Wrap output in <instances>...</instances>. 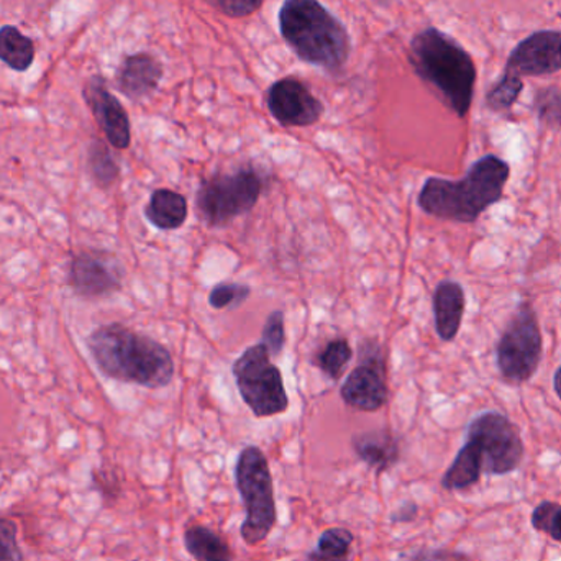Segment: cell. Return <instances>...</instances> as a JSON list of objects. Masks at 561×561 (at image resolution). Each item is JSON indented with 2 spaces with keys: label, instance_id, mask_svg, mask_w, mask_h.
I'll return each mask as SVG.
<instances>
[{
  "label": "cell",
  "instance_id": "obj_1",
  "mask_svg": "<svg viewBox=\"0 0 561 561\" xmlns=\"http://www.w3.org/2000/svg\"><path fill=\"white\" fill-rule=\"evenodd\" d=\"M85 345L102 375L115 381L150 389L164 388L173 381L174 362L170 350L124 323L98 327Z\"/></svg>",
  "mask_w": 561,
  "mask_h": 561
},
{
  "label": "cell",
  "instance_id": "obj_2",
  "mask_svg": "<svg viewBox=\"0 0 561 561\" xmlns=\"http://www.w3.org/2000/svg\"><path fill=\"white\" fill-rule=\"evenodd\" d=\"M524 442L517 425L500 412H484L468 425L467 442L442 478L445 491H465L483 474L503 477L523 463Z\"/></svg>",
  "mask_w": 561,
  "mask_h": 561
},
{
  "label": "cell",
  "instance_id": "obj_3",
  "mask_svg": "<svg viewBox=\"0 0 561 561\" xmlns=\"http://www.w3.org/2000/svg\"><path fill=\"white\" fill-rule=\"evenodd\" d=\"M409 59L415 75L444 105L458 117H467L478 78L470 53L447 33L428 26L412 38Z\"/></svg>",
  "mask_w": 561,
  "mask_h": 561
},
{
  "label": "cell",
  "instance_id": "obj_4",
  "mask_svg": "<svg viewBox=\"0 0 561 561\" xmlns=\"http://www.w3.org/2000/svg\"><path fill=\"white\" fill-rule=\"evenodd\" d=\"M511 167L496 154L480 158L460 181L428 178L417 204L428 216L451 222L473 224L503 199Z\"/></svg>",
  "mask_w": 561,
  "mask_h": 561
},
{
  "label": "cell",
  "instance_id": "obj_5",
  "mask_svg": "<svg viewBox=\"0 0 561 561\" xmlns=\"http://www.w3.org/2000/svg\"><path fill=\"white\" fill-rule=\"evenodd\" d=\"M278 22L280 35L302 61L329 72L348 61V30L319 0H284Z\"/></svg>",
  "mask_w": 561,
  "mask_h": 561
},
{
  "label": "cell",
  "instance_id": "obj_6",
  "mask_svg": "<svg viewBox=\"0 0 561 561\" xmlns=\"http://www.w3.org/2000/svg\"><path fill=\"white\" fill-rule=\"evenodd\" d=\"M236 484L247 513L240 536L247 546H260L278 523L272 470L262 448L249 445L240 451L236 463Z\"/></svg>",
  "mask_w": 561,
  "mask_h": 561
},
{
  "label": "cell",
  "instance_id": "obj_7",
  "mask_svg": "<svg viewBox=\"0 0 561 561\" xmlns=\"http://www.w3.org/2000/svg\"><path fill=\"white\" fill-rule=\"evenodd\" d=\"M265 181L253 167L233 173L214 174L201 183L196 194L199 219L209 227H226L250 213L262 197Z\"/></svg>",
  "mask_w": 561,
  "mask_h": 561
},
{
  "label": "cell",
  "instance_id": "obj_8",
  "mask_svg": "<svg viewBox=\"0 0 561 561\" xmlns=\"http://www.w3.org/2000/svg\"><path fill=\"white\" fill-rule=\"evenodd\" d=\"M237 389L255 417H273L289 408L283 375L263 343L249 346L232 366Z\"/></svg>",
  "mask_w": 561,
  "mask_h": 561
},
{
  "label": "cell",
  "instance_id": "obj_9",
  "mask_svg": "<svg viewBox=\"0 0 561 561\" xmlns=\"http://www.w3.org/2000/svg\"><path fill=\"white\" fill-rule=\"evenodd\" d=\"M542 353L539 317L533 304L524 300L497 342V368L506 381L523 385L536 375Z\"/></svg>",
  "mask_w": 561,
  "mask_h": 561
},
{
  "label": "cell",
  "instance_id": "obj_10",
  "mask_svg": "<svg viewBox=\"0 0 561 561\" xmlns=\"http://www.w3.org/2000/svg\"><path fill=\"white\" fill-rule=\"evenodd\" d=\"M340 396L348 408L376 412L388 402L386 359L382 346L376 340H366L359 348V363L340 388Z\"/></svg>",
  "mask_w": 561,
  "mask_h": 561
},
{
  "label": "cell",
  "instance_id": "obj_11",
  "mask_svg": "<svg viewBox=\"0 0 561 561\" xmlns=\"http://www.w3.org/2000/svg\"><path fill=\"white\" fill-rule=\"evenodd\" d=\"M124 276L117 256L104 250H81L72 255L68 284L81 299H104L122 289Z\"/></svg>",
  "mask_w": 561,
  "mask_h": 561
},
{
  "label": "cell",
  "instance_id": "obj_12",
  "mask_svg": "<svg viewBox=\"0 0 561 561\" xmlns=\"http://www.w3.org/2000/svg\"><path fill=\"white\" fill-rule=\"evenodd\" d=\"M270 114L283 127H310L323 115V104L297 78L279 79L266 92Z\"/></svg>",
  "mask_w": 561,
  "mask_h": 561
},
{
  "label": "cell",
  "instance_id": "obj_13",
  "mask_svg": "<svg viewBox=\"0 0 561 561\" xmlns=\"http://www.w3.org/2000/svg\"><path fill=\"white\" fill-rule=\"evenodd\" d=\"M561 71L560 30H539L524 38L507 58V75L539 78Z\"/></svg>",
  "mask_w": 561,
  "mask_h": 561
},
{
  "label": "cell",
  "instance_id": "obj_14",
  "mask_svg": "<svg viewBox=\"0 0 561 561\" xmlns=\"http://www.w3.org/2000/svg\"><path fill=\"white\" fill-rule=\"evenodd\" d=\"M82 98L108 144L117 150H127L131 144L130 118L122 102L108 91L105 79L91 76L82 89Z\"/></svg>",
  "mask_w": 561,
  "mask_h": 561
},
{
  "label": "cell",
  "instance_id": "obj_15",
  "mask_svg": "<svg viewBox=\"0 0 561 561\" xmlns=\"http://www.w3.org/2000/svg\"><path fill=\"white\" fill-rule=\"evenodd\" d=\"M163 79V65L150 53L125 56L115 72L118 92L134 102L150 98Z\"/></svg>",
  "mask_w": 561,
  "mask_h": 561
},
{
  "label": "cell",
  "instance_id": "obj_16",
  "mask_svg": "<svg viewBox=\"0 0 561 561\" xmlns=\"http://www.w3.org/2000/svg\"><path fill=\"white\" fill-rule=\"evenodd\" d=\"M353 451L356 457L368 465L376 473L391 470L401 458L399 438L386 428L363 432L352 438Z\"/></svg>",
  "mask_w": 561,
  "mask_h": 561
},
{
  "label": "cell",
  "instance_id": "obj_17",
  "mask_svg": "<svg viewBox=\"0 0 561 561\" xmlns=\"http://www.w3.org/2000/svg\"><path fill=\"white\" fill-rule=\"evenodd\" d=\"M465 290L460 283L442 280L434 293L435 330L444 342L457 339L463 320Z\"/></svg>",
  "mask_w": 561,
  "mask_h": 561
},
{
  "label": "cell",
  "instance_id": "obj_18",
  "mask_svg": "<svg viewBox=\"0 0 561 561\" xmlns=\"http://www.w3.org/2000/svg\"><path fill=\"white\" fill-rule=\"evenodd\" d=\"M187 214H190V207H187L186 197L167 187L154 190L145 207V217L148 222L158 230H167V232L181 229L186 224Z\"/></svg>",
  "mask_w": 561,
  "mask_h": 561
},
{
  "label": "cell",
  "instance_id": "obj_19",
  "mask_svg": "<svg viewBox=\"0 0 561 561\" xmlns=\"http://www.w3.org/2000/svg\"><path fill=\"white\" fill-rule=\"evenodd\" d=\"M184 549L196 561H233L229 543L216 530L191 526L184 530Z\"/></svg>",
  "mask_w": 561,
  "mask_h": 561
},
{
  "label": "cell",
  "instance_id": "obj_20",
  "mask_svg": "<svg viewBox=\"0 0 561 561\" xmlns=\"http://www.w3.org/2000/svg\"><path fill=\"white\" fill-rule=\"evenodd\" d=\"M35 59V43L12 25L0 28V61L16 72L28 71Z\"/></svg>",
  "mask_w": 561,
  "mask_h": 561
},
{
  "label": "cell",
  "instance_id": "obj_21",
  "mask_svg": "<svg viewBox=\"0 0 561 561\" xmlns=\"http://www.w3.org/2000/svg\"><path fill=\"white\" fill-rule=\"evenodd\" d=\"M353 540V534L343 527L323 530L307 561H350Z\"/></svg>",
  "mask_w": 561,
  "mask_h": 561
},
{
  "label": "cell",
  "instance_id": "obj_22",
  "mask_svg": "<svg viewBox=\"0 0 561 561\" xmlns=\"http://www.w3.org/2000/svg\"><path fill=\"white\" fill-rule=\"evenodd\" d=\"M88 168L92 180L102 190L114 186L121 176V167L107 145L101 140H94L89 145Z\"/></svg>",
  "mask_w": 561,
  "mask_h": 561
},
{
  "label": "cell",
  "instance_id": "obj_23",
  "mask_svg": "<svg viewBox=\"0 0 561 561\" xmlns=\"http://www.w3.org/2000/svg\"><path fill=\"white\" fill-rule=\"evenodd\" d=\"M353 348L350 346L346 339H333L327 343L322 352L317 353L313 358V365L327 376V378L336 379L342 378L345 366L352 362Z\"/></svg>",
  "mask_w": 561,
  "mask_h": 561
},
{
  "label": "cell",
  "instance_id": "obj_24",
  "mask_svg": "<svg viewBox=\"0 0 561 561\" xmlns=\"http://www.w3.org/2000/svg\"><path fill=\"white\" fill-rule=\"evenodd\" d=\"M523 79L517 76L503 72L500 81L490 89L486 95V105L493 112H507L514 107L520 92H523Z\"/></svg>",
  "mask_w": 561,
  "mask_h": 561
},
{
  "label": "cell",
  "instance_id": "obj_25",
  "mask_svg": "<svg viewBox=\"0 0 561 561\" xmlns=\"http://www.w3.org/2000/svg\"><path fill=\"white\" fill-rule=\"evenodd\" d=\"M534 111L543 127L561 130V89L557 85L539 89L534 98Z\"/></svg>",
  "mask_w": 561,
  "mask_h": 561
},
{
  "label": "cell",
  "instance_id": "obj_26",
  "mask_svg": "<svg viewBox=\"0 0 561 561\" xmlns=\"http://www.w3.org/2000/svg\"><path fill=\"white\" fill-rule=\"evenodd\" d=\"M252 296V287L242 283H219L209 294V304L213 309H239Z\"/></svg>",
  "mask_w": 561,
  "mask_h": 561
},
{
  "label": "cell",
  "instance_id": "obj_27",
  "mask_svg": "<svg viewBox=\"0 0 561 561\" xmlns=\"http://www.w3.org/2000/svg\"><path fill=\"white\" fill-rule=\"evenodd\" d=\"M534 529L561 543V504L543 501L530 517Z\"/></svg>",
  "mask_w": 561,
  "mask_h": 561
},
{
  "label": "cell",
  "instance_id": "obj_28",
  "mask_svg": "<svg viewBox=\"0 0 561 561\" xmlns=\"http://www.w3.org/2000/svg\"><path fill=\"white\" fill-rule=\"evenodd\" d=\"M263 345L268 348L270 355L279 356L286 343V329H284V313L280 310L270 313L263 327Z\"/></svg>",
  "mask_w": 561,
  "mask_h": 561
},
{
  "label": "cell",
  "instance_id": "obj_29",
  "mask_svg": "<svg viewBox=\"0 0 561 561\" xmlns=\"http://www.w3.org/2000/svg\"><path fill=\"white\" fill-rule=\"evenodd\" d=\"M0 561H23L19 527L10 519H0Z\"/></svg>",
  "mask_w": 561,
  "mask_h": 561
},
{
  "label": "cell",
  "instance_id": "obj_30",
  "mask_svg": "<svg viewBox=\"0 0 561 561\" xmlns=\"http://www.w3.org/2000/svg\"><path fill=\"white\" fill-rule=\"evenodd\" d=\"M206 2L230 19H243L259 12L265 0H206Z\"/></svg>",
  "mask_w": 561,
  "mask_h": 561
},
{
  "label": "cell",
  "instance_id": "obj_31",
  "mask_svg": "<svg viewBox=\"0 0 561 561\" xmlns=\"http://www.w3.org/2000/svg\"><path fill=\"white\" fill-rule=\"evenodd\" d=\"M409 561H471L465 553L454 552V550L428 549L412 556Z\"/></svg>",
  "mask_w": 561,
  "mask_h": 561
},
{
  "label": "cell",
  "instance_id": "obj_32",
  "mask_svg": "<svg viewBox=\"0 0 561 561\" xmlns=\"http://www.w3.org/2000/svg\"><path fill=\"white\" fill-rule=\"evenodd\" d=\"M415 514H417V506L414 503H408L399 510L398 517H392V519L399 520V523H409L414 519Z\"/></svg>",
  "mask_w": 561,
  "mask_h": 561
},
{
  "label": "cell",
  "instance_id": "obj_33",
  "mask_svg": "<svg viewBox=\"0 0 561 561\" xmlns=\"http://www.w3.org/2000/svg\"><path fill=\"white\" fill-rule=\"evenodd\" d=\"M553 386H556L557 396H559L561 401V366L557 369L556 378H553Z\"/></svg>",
  "mask_w": 561,
  "mask_h": 561
}]
</instances>
